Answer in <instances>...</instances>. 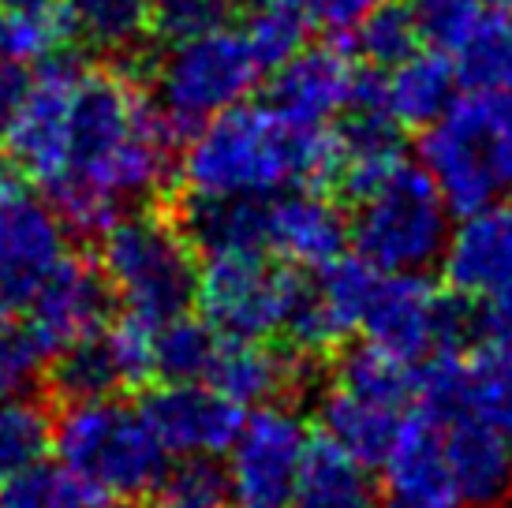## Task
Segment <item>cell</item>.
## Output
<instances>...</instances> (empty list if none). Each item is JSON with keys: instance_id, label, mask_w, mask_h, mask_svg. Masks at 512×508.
I'll return each instance as SVG.
<instances>
[{"instance_id": "7a4b0ae2", "label": "cell", "mask_w": 512, "mask_h": 508, "mask_svg": "<svg viewBox=\"0 0 512 508\" xmlns=\"http://www.w3.org/2000/svg\"><path fill=\"white\" fill-rule=\"evenodd\" d=\"M337 169V142L326 124H299L270 101H240L187 135L180 187L187 195L270 198L288 187H326Z\"/></svg>"}, {"instance_id": "60d3db41", "label": "cell", "mask_w": 512, "mask_h": 508, "mask_svg": "<svg viewBox=\"0 0 512 508\" xmlns=\"http://www.w3.org/2000/svg\"><path fill=\"white\" fill-rule=\"evenodd\" d=\"M42 508H120V497H113L94 482L79 479V475L60 471L57 486H53V494Z\"/></svg>"}, {"instance_id": "8fae6325", "label": "cell", "mask_w": 512, "mask_h": 508, "mask_svg": "<svg viewBox=\"0 0 512 508\" xmlns=\"http://www.w3.org/2000/svg\"><path fill=\"white\" fill-rule=\"evenodd\" d=\"M68 254V228L30 176L0 154V299L19 318L45 273Z\"/></svg>"}, {"instance_id": "5b68a950", "label": "cell", "mask_w": 512, "mask_h": 508, "mask_svg": "<svg viewBox=\"0 0 512 508\" xmlns=\"http://www.w3.org/2000/svg\"><path fill=\"white\" fill-rule=\"evenodd\" d=\"M60 471L109 490L120 501H143L169 452L146 426L139 404L116 396L64 400L53 415V449Z\"/></svg>"}, {"instance_id": "d6a6232c", "label": "cell", "mask_w": 512, "mask_h": 508, "mask_svg": "<svg viewBox=\"0 0 512 508\" xmlns=\"http://www.w3.org/2000/svg\"><path fill=\"white\" fill-rule=\"evenodd\" d=\"M352 49H356L363 64L370 68H393L397 60L419 49V34H415L412 4L408 0H378L356 27L348 30Z\"/></svg>"}, {"instance_id": "f546056e", "label": "cell", "mask_w": 512, "mask_h": 508, "mask_svg": "<svg viewBox=\"0 0 512 508\" xmlns=\"http://www.w3.org/2000/svg\"><path fill=\"white\" fill-rule=\"evenodd\" d=\"M217 333L210 322L176 314L169 322L157 325L154 337V378L157 381H206L210 363L217 352Z\"/></svg>"}, {"instance_id": "e575fe53", "label": "cell", "mask_w": 512, "mask_h": 508, "mask_svg": "<svg viewBox=\"0 0 512 508\" xmlns=\"http://www.w3.org/2000/svg\"><path fill=\"white\" fill-rule=\"evenodd\" d=\"M311 12L303 8V0H273L262 8H251L247 19V42L255 49L258 64L273 71L277 64H285L292 53H299L307 38H311Z\"/></svg>"}, {"instance_id": "f6af8a7d", "label": "cell", "mask_w": 512, "mask_h": 508, "mask_svg": "<svg viewBox=\"0 0 512 508\" xmlns=\"http://www.w3.org/2000/svg\"><path fill=\"white\" fill-rule=\"evenodd\" d=\"M232 4H243V8H262V4H273V0H232Z\"/></svg>"}, {"instance_id": "6da1fadb", "label": "cell", "mask_w": 512, "mask_h": 508, "mask_svg": "<svg viewBox=\"0 0 512 508\" xmlns=\"http://www.w3.org/2000/svg\"><path fill=\"white\" fill-rule=\"evenodd\" d=\"M176 131L128 71L86 68L68 120L64 165L42 191L68 232L98 240L131 206L172 180Z\"/></svg>"}, {"instance_id": "d590c367", "label": "cell", "mask_w": 512, "mask_h": 508, "mask_svg": "<svg viewBox=\"0 0 512 508\" xmlns=\"http://www.w3.org/2000/svg\"><path fill=\"white\" fill-rule=\"evenodd\" d=\"M415 34L427 49L453 57L490 12V0H408Z\"/></svg>"}, {"instance_id": "9a60e30c", "label": "cell", "mask_w": 512, "mask_h": 508, "mask_svg": "<svg viewBox=\"0 0 512 508\" xmlns=\"http://www.w3.org/2000/svg\"><path fill=\"white\" fill-rule=\"evenodd\" d=\"M139 411L169 456H225L247 415L210 381H161Z\"/></svg>"}, {"instance_id": "44dd1931", "label": "cell", "mask_w": 512, "mask_h": 508, "mask_svg": "<svg viewBox=\"0 0 512 508\" xmlns=\"http://www.w3.org/2000/svg\"><path fill=\"white\" fill-rule=\"evenodd\" d=\"M453 415L483 419L512 438V333H479L456 352Z\"/></svg>"}, {"instance_id": "4316f807", "label": "cell", "mask_w": 512, "mask_h": 508, "mask_svg": "<svg viewBox=\"0 0 512 508\" xmlns=\"http://www.w3.org/2000/svg\"><path fill=\"white\" fill-rule=\"evenodd\" d=\"M143 501L150 508H232L225 460L221 456H169Z\"/></svg>"}, {"instance_id": "8d00e7d4", "label": "cell", "mask_w": 512, "mask_h": 508, "mask_svg": "<svg viewBox=\"0 0 512 508\" xmlns=\"http://www.w3.org/2000/svg\"><path fill=\"white\" fill-rule=\"evenodd\" d=\"M154 337L157 322L143 318V314L124 311L120 318H109V325L101 329V340L113 355V367L120 374L124 393L128 389H143L154 381Z\"/></svg>"}, {"instance_id": "ac0fdd59", "label": "cell", "mask_w": 512, "mask_h": 508, "mask_svg": "<svg viewBox=\"0 0 512 508\" xmlns=\"http://www.w3.org/2000/svg\"><path fill=\"white\" fill-rule=\"evenodd\" d=\"M441 449L449 464L456 501L501 508L512 501V438L483 419L453 415L441 423Z\"/></svg>"}, {"instance_id": "4dcf8cb0", "label": "cell", "mask_w": 512, "mask_h": 508, "mask_svg": "<svg viewBox=\"0 0 512 508\" xmlns=\"http://www.w3.org/2000/svg\"><path fill=\"white\" fill-rule=\"evenodd\" d=\"M68 42L64 12L30 8V4H0V64L34 68L60 53Z\"/></svg>"}, {"instance_id": "ba28073f", "label": "cell", "mask_w": 512, "mask_h": 508, "mask_svg": "<svg viewBox=\"0 0 512 508\" xmlns=\"http://www.w3.org/2000/svg\"><path fill=\"white\" fill-rule=\"evenodd\" d=\"M307 273L270 258L266 251L206 254L195 273L199 318L221 337L273 340L285 333Z\"/></svg>"}, {"instance_id": "bcb514c9", "label": "cell", "mask_w": 512, "mask_h": 508, "mask_svg": "<svg viewBox=\"0 0 512 508\" xmlns=\"http://www.w3.org/2000/svg\"><path fill=\"white\" fill-rule=\"evenodd\" d=\"M505 4H509V15H512V0H505Z\"/></svg>"}, {"instance_id": "277c9868", "label": "cell", "mask_w": 512, "mask_h": 508, "mask_svg": "<svg viewBox=\"0 0 512 508\" xmlns=\"http://www.w3.org/2000/svg\"><path fill=\"white\" fill-rule=\"evenodd\" d=\"M98 269L124 311L161 325L191 311L199 251L169 213L124 210L98 236Z\"/></svg>"}, {"instance_id": "2e32d148", "label": "cell", "mask_w": 512, "mask_h": 508, "mask_svg": "<svg viewBox=\"0 0 512 508\" xmlns=\"http://www.w3.org/2000/svg\"><path fill=\"white\" fill-rule=\"evenodd\" d=\"M266 251L299 273H318L348 254V213L322 187H288L270 195Z\"/></svg>"}, {"instance_id": "9c48e42d", "label": "cell", "mask_w": 512, "mask_h": 508, "mask_svg": "<svg viewBox=\"0 0 512 508\" xmlns=\"http://www.w3.org/2000/svg\"><path fill=\"white\" fill-rule=\"evenodd\" d=\"M363 340L419 367L434 352H464L479 337V314L427 273H382L363 322Z\"/></svg>"}, {"instance_id": "7c38bea8", "label": "cell", "mask_w": 512, "mask_h": 508, "mask_svg": "<svg viewBox=\"0 0 512 508\" xmlns=\"http://www.w3.org/2000/svg\"><path fill=\"white\" fill-rule=\"evenodd\" d=\"M445 288L475 307L479 333H512V210L460 217L438 258Z\"/></svg>"}, {"instance_id": "ee69618b", "label": "cell", "mask_w": 512, "mask_h": 508, "mask_svg": "<svg viewBox=\"0 0 512 508\" xmlns=\"http://www.w3.org/2000/svg\"><path fill=\"white\" fill-rule=\"evenodd\" d=\"M0 4H30V8H57L60 0H0Z\"/></svg>"}, {"instance_id": "52a82bcc", "label": "cell", "mask_w": 512, "mask_h": 508, "mask_svg": "<svg viewBox=\"0 0 512 508\" xmlns=\"http://www.w3.org/2000/svg\"><path fill=\"white\" fill-rule=\"evenodd\" d=\"M262 75L266 68L258 64L247 34L221 23L206 34L169 42L154 71V101L176 139H187L210 116L251 98Z\"/></svg>"}, {"instance_id": "f1b7e54d", "label": "cell", "mask_w": 512, "mask_h": 508, "mask_svg": "<svg viewBox=\"0 0 512 508\" xmlns=\"http://www.w3.org/2000/svg\"><path fill=\"white\" fill-rule=\"evenodd\" d=\"M333 381L363 396H374L382 404H393V408H412L415 400V367L378 348V344H370V340H363L356 348H344L337 355Z\"/></svg>"}, {"instance_id": "7bdbcfd3", "label": "cell", "mask_w": 512, "mask_h": 508, "mask_svg": "<svg viewBox=\"0 0 512 508\" xmlns=\"http://www.w3.org/2000/svg\"><path fill=\"white\" fill-rule=\"evenodd\" d=\"M27 79H30L27 68H19V64H0V146L8 139L15 113H19V105H23Z\"/></svg>"}, {"instance_id": "603a6c76", "label": "cell", "mask_w": 512, "mask_h": 508, "mask_svg": "<svg viewBox=\"0 0 512 508\" xmlns=\"http://www.w3.org/2000/svg\"><path fill=\"white\" fill-rule=\"evenodd\" d=\"M176 221H180L184 236L191 240V247H195L202 258H206V254H232V251H266L270 198L187 195L184 210H180Z\"/></svg>"}, {"instance_id": "1f68e13d", "label": "cell", "mask_w": 512, "mask_h": 508, "mask_svg": "<svg viewBox=\"0 0 512 508\" xmlns=\"http://www.w3.org/2000/svg\"><path fill=\"white\" fill-rule=\"evenodd\" d=\"M53 449V411L34 393L0 400V479L45 460Z\"/></svg>"}, {"instance_id": "83f0119b", "label": "cell", "mask_w": 512, "mask_h": 508, "mask_svg": "<svg viewBox=\"0 0 512 508\" xmlns=\"http://www.w3.org/2000/svg\"><path fill=\"white\" fill-rule=\"evenodd\" d=\"M449 60L460 86L468 90H486V94L512 90V15L490 8L483 23L471 30V38Z\"/></svg>"}, {"instance_id": "ffe728a7", "label": "cell", "mask_w": 512, "mask_h": 508, "mask_svg": "<svg viewBox=\"0 0 512 508\" xmlns=\"http://www.w3.org/2000/svg\"><path fill=\"white\" fill-rule=\"evenodd\" d=\"M303 363L292 348L281 352L270 340H240L221 337L217 340L214 363L206 381L221 389L228 400H236L240 408H262L273 400H288L303 385Z\"/></svg>"}, {"instance_id": "7402d4cb", "label": "cell", "mask_w": 512, "mask_h": 508, "mask_svg": "<svg viewBox=\"0 0 512 508\" xmlns=\"http://www.w3.org/2000/svg\"><path fill=\"white\" fill-rule=\"evenodd\" d=\"M404 411L408 408H393V404H382L374 396H363L356 389H344L337 381H329L314 404V423L322 426L326 441L341 445L344 452H352L367 467H378L385 449L397 438Z\"/></svg>"}, {"instance_id": "e0dca14e", "label": "cell", "mask_w": 512, "mask_h": 508, "mask_svg": "<svg viewBox=\"0 0 512 508\" xmlns=\"http://www.w3.org/2000/svg\"><path fill=\"white\" fill-rule=\"evenodd\" d=\"M385 497L378 508H456V490L441 449V419L419 404L404 411L393 445L382 456Z\"/></svg>"}, {"instance_id": "7dc6e473", "label": "cell", "mask_w": 512, "mask_h": 508, "mask_svg": "<svg viewBox=\"0 0 512 508\" xmlns=\"http://www.w3.org/2000/svg\"><path fill=\"white\" fill-rule=\"evenodd\" d=\"M456 508H475V505H456Z\"/></svg>"}, {"instance_id": "ab89813d", "label": "cell", "mask_w": 512, "mask_h": 508, "mask_svg": "<svg viewBox=\"0 0 512 508\" xmlns=\"http://www.w3.org/2000/svg\"><path fill=\"white\" fill-rule=\"evenodd\" d=\"M60 467H49L45 460L27 464L0 479V508H42L57 486Z\"/></svg>"}, {"instance_id": "74e56055", "label": "cell", "mask_w": 512, "mask_h": 508, "mask_svg": "<svg viewBox=\"0 0 512 508\" xmlns=\"http://www.w3.org/2000/svg\"><path fill=\"white\" fill-rule=\"evenodd\" d=\"M232 0H150L154 34L165 42H184L228 23Z\"/></svg>"}, {"instance_id": "cb8c5ba5", "label": "cell", "mask_w": 512, "mask_h": 508, "mask_svg": "<svg viewBox=\"0 0 512 508\" xmlns=\"http://www.w3.org/2000/svg\"><path fill=\"white\" fill-rule=\"evenodd\" d=\"M453 60L438 49H415L385 68V109L400 127H430L460 94Z\"/></svg>"}, {"instance_id": "d6986e66", "label": "cell", "mask_w": 512, "mask_h": 508, "mask_svg": "<svg viewBox=\"0 0 512 508\" xmlns=\"http://www.w3.org/2000/svg\"><path fill=\"white\" fill-rule=\"evenodd\" d=\"M356 64L337 45H303L273 68L270 105L299 124H329L344 113Z\"/></svg>"}, {"instance_id": "d4e9b609", "label": "cell", "mask_w": 512, "mask_h": 508, "mask_svg": "<svg viewBox=\"0 0 512 508\" xmlns=\"http://www.w3.org/2000/svg\"><path fill=\"white\" fill-rule=\"evenodd\" d=\"M68 38L109 60L143 53L154 34L150 0H64Z\"/></svg>"}, {"instance_id": "836d02e7", "label": "cell", "mask_w": 512, "mask_h": 508, "mask_svg": "<svg viewBox=\"0 0 512 508\" xmlns=\"http://www.w3.org/2000/svg\"><path fill=\"white\" fill-rule=\"evenodd\" d=\"M45 367H49V381H53V393L60 400H90V396L124 393L120 374L113 367V355L105 348L101 333L57 352Z\"/></svg>"}, {"instance_id": "3957f363", "label": "cell", "mask_w": 512, "mask_h": 508, "mask_svg": "<svg viewBox=\"0 0 512 508\" xmlns=\"http://www.w3.org/2000/svg\"><path fill=\"white\" fill-rule=\"evenodd\" d=\"M419 165L453 217L498 206L512 191V90H471L419 139Z\"/></svg>"}, {"instance_id": "b9f144b4", "label": "cell", "mask_w": 512, "mask_h": 508, "mask_svg": "<svg viewBox=\"0 0 512 508\" xmlns=\"http://www.w3.org/2000/svg\"><path fill=\"white\" fill-rule=\"evenodd\" d=\"M378 0H303L314 23H322L333 34H348Z\"/></svg>"}, {"instance_id": "4fadbf2b", "label": "cell", "mask_w": 512, "mask_h": 508, "mask_svg": "<svg viewBox=\"0 0 512 508\" xmlns=\"http://www.w3.org/2000/svg\"><path fill=\"white\" fill-rule=\"evenodd\" d=\"M113 292L101 277L98 262H86L79 254H64L57 266L45 273L23 307V329L38 344L45 359L72 348L86 337H98L113 318Z\"/></svg>"}, {"instance_id": "5bb4252c", "label": "cell", "mask_w": 512, "mask_h": 508, "mask_svg": "<svg viewBox=\"0 0 512 508\" xmlns=\"http://www.w3.org/2000/svg\"><path fill=\"white\" fill-rule=\"evenodd\" d=\"M83 71L86 64H79L75 57H60V53L34 64V71H30L23 105H19L12 131L4 139L8 157L27 172L30 184L42 187L64 165L68 120H72V101Z\"/></svg>"}, {"instance_id": "30bf717a", "label": "cell", "mask_w": 512, "mask_h": 508, "mask_svg": "<svg viewBox=\"0 0 512 508\" xmlns=\"http://www.w3.org/2000/svg\"><path fill=\"white\" fill-rule=\"evenodd\" d=\"M311 426L288 400L243 415L228 456L232 508H296L299 471L311 452Z\"/></svg>"}, {"instance_id": "484cf974", "label": "cell", "mask_w": 512, "mask_h": 508, "mask_svg": "<svg viewBox=\"0 0 512 508\" xmlns=\"http://www.w3.org/2000/svg\"><path fill=\"white\" fill-rule=\"evenodd\" d=\"M374 467L356 460L333 441H311L299 471L296 508H378Z\"/></svg>"}, {"instance_id": "f35d334b", "label": "cell", "mask_w": 512, "mask_h": 508, "mask_svg": "<svg viewBox=\"0 0 512 508\" xmlns=\"http://www.w3.org/2000/svg\"><path fill=\"white\" fill-rule=\"evenodd\" d=\"M45 363L49 359L38 352V344L27 337L23 325H4L0 329V400L30 393L34 381L42 378Z\"/></svg>"}, {"instance_id": "8992f818", "label": "cell", "mask_w": 512, "mask_h": 508, "mask_svg": "<svg viewBox=\"0 0 512 508\" xmlns=\"http://www.w3.org/2000/svg\"><path fill=\"white\" fill-rule=\"evenodd\" d=\"M348 217V243L382 273H427L438 266L453 232V213L423 165L400 161L367 187Z\"/></svg>"}]
</instances>
